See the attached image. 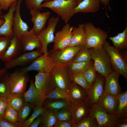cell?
<instances>
[{"mask_svg": "<svg viewBox=\"0 0 127 127\" xmlns=\"http://www.w3.org/2000/svg\"><path fill=\"white\" fill-rule=\"evenodd\" d=\"M91 61L77 62H71L68 63L67 65L70 74L83 73L88 68Z\"/></svg>", "mask_w": 127, "mask_h": 127, "instance_id": "32", "label": "cell"}, {"mask_svg": "<svg viewBox=\"0 0 127 127\" xmlns=\"http://www.w3.org/2000/svg\"><path fill=\"white\" fill-rule=\"evenodd\" d=\"M119 102L115 115L118 121L127 119V90L118 95Z\"/></svg>", "mask_w": 127, "mask_h": 127, "instance_id": "28", "label": "cell"}, {"mask_svg": "<svg viewBox=\"0 0 127 127\" xmlns=\"http://www.w3.org/2000/svg\"><path fill=\"white\" fill-rule=\"evenodd\" d=\"M4 20L3 18L0 19V27L4 23Z\"/></svg>", "mask_w": 127, "mask_h": 127, "instance_id": "53", "label": "cell"}, {"mask_svg": "<svg viewBox=\"0 0 127 127\" xmlns=\"http://www.w3.org/2000/svg\"><path fill=\"white\" fill-rule=\"evenodd\" d=\"M91 60L90 48H84L83 47L77 53L72 62H89Z\"/></svg>", "mask_w": 127, "mask_h": 127, "instance_id": "36", "label": "cell"}, {"mask_svg": "<svg viewBox=\"0 0 127 127\" xmlns=\"http://www.w3.org/2000/svg\"><path fill=\"white\" fill-rule=\"evenodd\" d=\"M54 114L57 120H71V112L69 108L63 109Z\"/></svg>", "mask_w": 127, "mask_h": 127, "instance_id": "42", "label": "cell"}, {"mask_svg": "<svg viewBox=\"0 0 127 127\" xmlns=\"http://www.w3.org/2000/svg\"><path fill=\"white\" fill-rule=\"evenodd\" d=\"M101 3L100 0H83L75 8L74 13L96 12L99 9Z\"/></svg>", "mask_w": 127, "mask_h": 127, "instance_id": "25", "label": "cell"}, {"mask_svg": "<svg viewBox=\"0 0 127 127\" xmlns=\"http://www.w3.org/2000/svg\"><path fill=\"white\" fill-rule=\"evenodd\" d=\"M54 64L50 56L43 54L36 59L29 65L20 70L27 73L30 71H36L38 73H49Z\"/></svg>", "mask_w": 127, "mask_h": 127, "instance_id": "10", "label": "cell"}, {"mask_svg": "<svg viewBox=\"0 0 127 127\" xmlns=\"http://www.w3.org/2000/svg\"><path fill=\"white\" fill-rule=\"evenodd\" d=\"M119 102L118 96L112 95L104 90L97 104L103 108L109 114L115 115Z\"/></svg>", "mask_w": 127, "mask_h": 127, "instance_id": "20", "label": "cell"}, {"mask_svg": "<svg viewBox=\"0 0 127 127\" xmlns=\"http://www.w3.org/2000/svg\"><path fill=\"white\" fill-rule=\"evenodd\" d=\"M91 105L88 100L71 103L69 108L71 120L74 125L89 115Z\"/></svg>", "mask_w": 127, "mask_h": 127, "instance_id": "11", "label": "cell"}, {"mask_svg": "<svg viewBox=\"0 0 127 127\" xmlns=\"http://www.w3.org/2000/svg\"><path fill=\"white\" fill-rule=\"evenodd\" d=\"M90 50L91 59L97 72L106 77L113 71L108 53L103 46Z\"/></svg>", "mask_w": 127, "mask_h": 127, "instance_id": "3", "label": "cell"}, {"mask_svg": "<svg viewBox=\"0 0 127 127\" xmlns=\"http://www.w3.org/2000/svg\"><path fill=\"white\" fill-rule=\"evenodd\" d=\"M101 3L104 6L105 9L106 10V11H107V5L108 6V9L109 10H111V8L110 7L109 3L111 0H100Z\"/></svg>", "mask_w": 127, "mask_h": 127, "instance_id": "51", "label": "cell"}, {"mask_svg": "<svg viewBox=\"0 0 127 127\" xmlns=\"http://www.w3.org/2000/svg\"><path fill=\"white\" fill-rule=\"evenodd\" d=\"M74 125L71 120H57L54 127H73Z\"/></svg>", "mask_w": 127, "mask_h": 127, "instance_id": "47", "label": "cell"}, {"mask_svg": "<svg viewBox=\"0 0 127 127\" xmlns=\"http://www.w3.org/2000/svg\"><path fill=\"white\" fill-rule=\"evenodd\" d=\"M0 127H21V124L18 122L14 123L9 122L2 118L0 119Z\"/></svg>", "mask_w": 127, "mask_h": 127, "instance_id": "46", "label": "cell"}, {"mask_svg": "<svg viewBox=\"0 0 127 127\" xmlns=\"http://www.w3.org/2000/svg\"><path fill=\"white\" fill-rule=\"evenodd\" d=\"M98 126L95 119L89 115L75 124L73 127H98Z\"/></svg>", "mask_w": 127, "mask_h": 127, "instance_id": "41", "label": "cell"}, {"mask_svg": "<svg viewBox=\"0 0 127 127\" xmlns=\"http://www.w3.org/2000/svg\"><path fill=\"white\" fill-rule=\"evenodd\" d=\"M71 103L66 99L47 98L44 100L42 107L52 110L54 113L63 108H69Z\"/></svg>", "mask_w": 127, "mask_h": 127, "instance_id": "26", "label": "cell"}, {"mask_svg": "<svg viewBox=\"0 0 127 127\" xmlns=\"http://www.w3.org/2000/svg\"><path fill=\"white\" fill-rule=\"evenodd\" d=\"M103 46L109 56L114 70L122 75L127 81V61L123 57L119 51L114 46L110 45L106 40L104 41Z\"/></svg>", "mask_w": 127, "mask_h": 127, "instance_id": "4", "label": "cell"}, {"mask_svg": "<svg viewBox=\"0 0 127 127\" xmlns=\"http://www.w3.org/2000/svg\"><path fill=\"white\" fill-rule=\"evenodd\" d=\"M73 27H71L69 24L67 23L61 30L56 32L53 42V49H63L69 46Z\"/></svg>", "mask_w": 127, "mask_h": 127, "instance_id": "14", "label": "cell"}, {"mask_svg": "<svg viewBox=\"0 0 127 127\" xmlns=\"http://www.w3.org/2000/svg\"></svg>", "mask_w": 127, "mask_h": 127, "instance_id": "56", "label": "cell"}, {"mask_svg": "<svg viewBox=\"0 0 127 127\" xmlns=\"http://www.w3.org/2000/svg\"><path fill=\"white\" fill-rule=\"evenodd\" d=\"M84 26L85 38L83 48H98L102 47L104 41L108 37L107 32L96 27L91 22L85 23Z\"/></svg>", "mask_w": 127, "mask_h": 127, "instance_id": "2", "label": "cell"}, {"mask_svg": "<svg viewBox=\"0 0 127 127\" xmlns=\"http://www.w3.org/2000/svg\"><path fill=\"white\" fill-rule=\"evenodd\" d=\"M41 115L37 117L32 122L29 127H37L41 122Z\"/></svg>", "mask_w": 127, "mask_h": 127, "instance_id": "49", "label": "cell"}, {"mask_svg": "<svg viewBox=\"0 0 127 127\" xmlns=\"http://www.w3.org/2000/svg\"><path fill=\"white\" fill-rule=\"evenodd\" d=\"M32 16L31 21L33 26L32 29L35 34L38 36L46 28L45 25L51 15L48 11L41 12L40 11L32 9L30 10Z\"/></svg>", "mask_w": 127, "mask_h": 127, "instance_id": "15", "label": "cell"}, {"mask_svg": "<svg viewBox=\"0 0 127 127\" xmlns=\"http://www.w3.org/2000/svg\"><path fill=\"white\" fill-rule=\"evenodd\" d=\"M2 9L0 6V16L2 15Z\"/></svg>", "mask_w": 127, "mask_h": 127, "instance_id": "54", "label": "cell"}, {"mask_svg": "<svg viewBox=\"0 0 127 127\" xmlns=\"http://www.w3.org/2000/svg\"><path fill=\"white\" fill-rule=\"evenodd\" d=\"M8 104L7 98L0 97V119L3 118L5 110Z\"/></svg>", "mask_w": 127, "mask_h": 127, "instance_id": "45", "label": "cell"}, {"mask_svg": "<svg viewBox=\"0 0 127 127\" xmlns=\"http://www.w3.org/2000/svg\"><path fill=\"white\" fill-rule=\"evenodd\" d=\"M46 108L42 107H34L30 116L21 125V127H29L32 122L37 117L42 115Z\"/></svg>", "mask_w": 127, "mask_h": 127, "instance_id": "38", "label": "cell"}, {"mask_svg": "<svg viewBox=\"0 0 127 127\" xmlns=\"http://www.w3.org/2000/svg\"><path fill=\"white\" fill-rule=\"evenodd\" d=\"M8 78L11 94L23 93L26 91L27 83L30 80L27 72L20 70L9 73Z\"/></svg>", "mask_w": 127, "mask_h": 127, "instance_id": "8", "label": "cell"}, {"mask_svg": "<svg viewBox=\"0 0 127 127\" xmlns=\"http://www.w3.org/2000/svg\"><path fill=\"white\" fill-rule=\"evenodd\" d=\"M18 111L8 103L5 110L3 118L5 120L11 123L17 122Z\"/></svg>", "mask_w": 127, "mask_h": 127, "instance_id": "39", "label": "cell"}, {"mask_svg": "<svg viewBox=\"0 0 127 127\" xmlns=\"http://www.w3.org/2000/svg\"><path fill=\"white\" fill-rule=\"evenodd\" d=\"M72 33L69 46H83L85 38L84 24H79L77 27H74Z\"/></svg>", "mask_w": 127, "mask_h": 127, "instance_id": "27", "label": "cell"}, {"mask_svg": "<svg viewBox=\"0 0 127 127\" xmlns=\"http://www.w3.org/2000/svg\"><path fill=\"white\" fill-rule=\"evenodd\" d=\"M17 0L14 1L11 4L8 11L6 13L2 15L0 19L3 18L5 20L4 23L0 27V36L12 37L14 34L13 25L14 13Z\"/></svg>", "mask_w": 127, "mask_h": 127, "instance_id": "16", "label": "cell"}, {"mask_svg": "<svg viewBox=\"0 0 127 127\" xmlns=\"http://www.w3.org/2000/svg\"><path fill=\"white\" fill-rule=\"evenodd\" d=\"M30 85L28 90L23 93L25 102H28L34 107H42L45 99L44 97L37 89L33 80H30Z\"/></svg>", "mask_w": 127, "mask_h": 127, "instance_id": "22", "label": "cell"}, {"mask_svg": "<svg viewBox=\"0 0 127 127\" xmlns=\"http://www.w3.org/2000/svg\"><path fill=\"white\" fill-rule=\"evenodd\" d=\"M59 19V16L56 17L52 16L49 18L47 28L38 36L41 44V50L44 54L48 55V45L53 42L54 33Z\"/></svg>", "mask_w": 127, "mask_h": 127, "instance_id": "9", "label": "cell"}, {"mask_svg": "<svg viewBox=\"0 0 127 127\" xmlns=\"http://www.w3.org/2000/svg\"><path fill=\"white\" fill-rule=\"evenodd\" d=\"M7 69L5 67L0 69V79L3 77L7 73Z\"/></svg>", "mask_w": 127, "mask_h": 127, "instance_id": "52", "label": "cell"}, {"mask_svg": "<svg viewBox=\"0 0 127 127\" xmlns=\"http://www.w3.org/2000/svg\"><path fill=\"white\" fill-rule=\"evenodd\" d=\"M52 0H25L26 4L30 10L35 9L40 11L42 9L41 5L43 1L48 2Z\"/></svg>", "mask_w": 127, "mask_h": 127, "instance_id": "44", "label": "cell"}, {"mask_svg": "<svg viewBox=\"0 0 127 127\" xmlns=\"http://www.w3.org/2000/svg\"><path fill=\"white\" fill-rule=\"evenodd\" d=\"M8 74L9 73L7 72L0 79V97L7 98L11 94L8 81Z\"/></svg>", "mask_w": 127, "mask_h": 127, "instance_id": "37", "label": "cell"}, {"mask_svg": "<svg viewBox=\"0 0 127 127\" xmlns=\"http://www.w3.org/2000/svg\"><path fill=\"white\" fill-rule=\"evenodd\" d=\"M127 119L118 121L116 125V127H127Z\"/></svg>", "mask_w": 127, "mask_h": 127, "instance_id": "50", "label": "cell"}, {"mask_svg": "<svg viewBox=\"0 0 127 127\" xmlns=\"http://www.w3.org/2000/svg\"><path fill=\"white\" fill-rule=\"evenodd\" d=\"M67 92L71 103L88 100L87 91L73 81L70 85Z\"/></svg>", "mask_w": 127, "mask_h": 127, "instance_id": "24", "label": "cell"}, {"mask_svg": "<svg viewBox=\"0 0 127 127\" xmlns=\"http://www.w3.org/2000/svg\"><path fill=\"white\" fill-rule=\"evenodd\" d=\"M89 115L95 119L98 127H116L118 121L115 115L109 114L97 104L92 105Z\"/></svg>", "mask_w": 127, "mask_h": 127, "instance_id": "7", "label": "cell"}, {"mask_svg": "<svg viewBox=\"0 0 127 127\" xmlns=\"http://www.w3.org/2000/svg\"><path fill=\"white\" fill-rule=\"evenodd\" d=\"M33 107L30 103L25 102L23 106L18 111L17 122L22 125L28 118Z\"/></svg>", "mask_w": 127, "mask_h": 127, "instance_id": "34", "label": "cell"}, {"mask_svg": "<svg viewBox=\"0 0 127 127\" xmlns=\"http://www.w3.org/2000/svg\"><path fill=\"white\" fill-rule=\"evenodd\" d=\"M35 77V86L44 97L56 87L50 73H38Z\"/></svg>", "mask_w": 127, "mask_h": 127, "instance_id": "12", "label": "cell"}, {"mask_svg": "<svg viewBox=\"0 0 127 127\" xmlns=\"http://www.w3.org/2000/svg\"><path fill=\"white\" fill-rule=\"evenodd\" d=\"M83 0H77L78 4L81 2Z\"/></svg>", "mask_w": 127, "mask_h": 127, "instance_id": "55", "label": "cell"}, {"mask_svg": "<svg viewBox=\"0 0 127 127\" xmlns=\"http://www.w3.org/2000/svg\"><path fill=\"white\" fill-rule=\"evenodd\" d=\"M97 72L94 65L93 61L91 60L88 68L83 73L85 78L90 87L95 81Z\"/></svg>", "mask_w": 127, "mask_h": 127, "instance_id": "35", "label": "cell"}, {"mask_svg": "<svg viewBox=\"0 0 127 127\" xmlns=\"http://www.w3.org/2000/svg\"><path fill=\"white\" fill-rule=\"evenodd\" d=\"M12 37L0 36V59L3 56L10 45Z\"/></svg>", "mask_w": 127, "mask_h": 127, "instance_id": "43", "label": "cell"}, {"mask_svg": "<svg viewBox=\"0 0 127 127\" xmlns=\"http://www.w3.org/2000/svg\"><path fill=\"white\" fill-rule=\"evenodd\" d=\"M18 0H0V6L2 10H8L14 1Z\"/></svg>", "mask_w": 127, "mask_h": 127, "instance_id": "48", "label": "cell"}, {"mask_svg": "<svg viewBox=\"0 0 127 127\" xmlns=\"http://www.w3.org/2000/svg\"><path fill=\"white\" fill-rule=\"evenodd\" d=\"M71 80L78 84L85 90L87 91L90 87L88 84L84 77L83 73L71 74Z\"/></svg>", "mask_w": 127, "mask_h": 127, "instance_id": "40", "label": "cell"}, {"mask_svg": "<svg viewBox=\"0 0 127 127\" xmlns=\"http://www.w3.org/2000/svg\"><path fill=\"white\" fill-rule=\"evenodd\" d=\"M105 77L97 72L96 79L87 90L88 100L92 105L97 104L104 90Z\"/></svg>", "mask_w": 127, "mask_h": 127, "instance_id": "17", "label": "cell"}, {"mask_svg": "<svg viewBox=\"0 0 127 127\" xmlns=\"http://www.w3.org/2000/svg\"><path fill=\"white\" fill-rule=\"evenodd\" d=\"M44 54L40 50L24 52L16 58L4 64L5 67L10 69L16 66L32 63L36 59Z\"/></svg>", "mask_w": 127, "mask_h": 127, "instance_id": "13", "label": "cell"}, {"mask_svg": "<svg viewBox=\"0 0 127 127\" xmlns=\"http://www.w3.org/2000/svg\"><path fill=\"white\" fill-rule=\"evenodd\" d=\"M78 4L77 0H52L42 3L41 7L50 9L66 24L74 14V9Z\"/></svg>", "mask_w": 127, "mask_h": 127, "instance_id": "1", "label": "cell"}, {"mask_svg": "<svg viewBox=\"0 0 127 127\" xmlns=\"http://www.w3.org/2000/svg\"><path fill=\"white\" fill-rule=\"evenodd\" d=\"M45 99H64L70 102V97L67 92L56 87L44 97Z\"/></svg>", "mask_w": 127, "mask_h": 127, "instance_id": "33", "label": "cell"}, {"mask_svg": "<svg viewBox=\"0 0 127 127\" xmlns=\"http://www.w3.org/2000/svg\"><path fill=\"white\" fill-rule=\"evenodd\" d=\"M22 0H18L16 8L13 25L14 34L20 38L28 32L29 27L27 24L22 19L20 14L21 4Z\"/></svg>", "mask_w": 127, "mask_h": 127, "instance_id": "21", "label": "cell"}, {"mask_svg": "<svg viewBox=\"0 0 127 127\" xmlns=\"http://www.w3.org/2000/svg\"><path fill=\"white\" fill-rule=\"evenodd\" d=\"M109 39L112 42L114 46L119 52L127 48V26L123 31Z\"/></svg>", "mask_w": 127, "mask_h": 127, "instance_id": "29", "label": "cell"}, {"mask_svg": "<svg viewBox=\"0 0 127 127\" xmlns=\"http://www.w3.org/2000/svg\"><path fill=\"white\" fill-rule=\"evenodd\" d=\"M41 118L40 127H53L57 120L53 111L47 108L41 115Z\"/></svg>", "mask_w": 127, "mask_h": 127, "instance_id": "30", "label": "cell"}, {"mask_svg": "<svg viewBox=\"0 0 127 127\" xmlns=\"http://www.w3.org/2000/svg\"><path fill=\"white\" fill-rule=\"evenodd\" d=\"M49 73L56 87L67 92L72 82L67 64H54Z\"/></svg>", "mask_w": 127, "mask_h": 127, "instance_id": "5", "label": "cell"}, {"mask_svg": "<svg viewBox=\"0 0 127 127\" xmlns=\"http://www.w3.org/2000/svg\"><path fill=\"white\" fill-rule=\"evenodd\" d=\"M24 52L20 38L14 34L10 45L0 59L4 62H7L16 58Z\"/></svg>", "mask_w": 127, "mask_h": 127, "instance_id": "18", "label": "cell"}, {"mask_svg": "<svg viewBox=\"0 0 127 127\" xmlns=\"http://www.w3.org/2000/svg\"><path fill=\"white\" fill-rule=\"evenodd\" d=\"M83 47L82 46H69L63 49H53L48 52V55L54 64H67L72 61L77 53Z\"/></svg>", "mask_w": 127, "mask_h": 127, "instance_id": "6", "label": "cell"}, {"mask_svg": "<svg viewBox=\"0 0 127 127\" xmlns=\"http://www.w3.org/2000/svg\"><path fill=\"white\" fill-rule=\"evenodd\" d=\"M7 99L8 103L18 111L25 102L22 93H11Z\"/></svg>", "mask_w": 127, "mask_h": 127, "instance_id": "31", "label": "cell"}, {"mask_svg": "<svg viewBox=\"0 0 127 127\" xmlns=\"http://www.w3.org/2000/svg\"><path fill=\"white\" fill-rule=\"evenodd\" d=\"M120 74L113 70L105 77L104 90L108 93L118 96L123 92L119 83Z\"/></svg>", "mask_w": 127, "mask_h": 127, "instance_id": "19", "label": "cell"}, {"mask_svg": "<svg viewBox=\"0 0 127 127\" xmlns=\"http://www.w3.org/2000/svg\"><path fill=\"white\" fill-rule=\"evenodd\" d=\"M20 39L24 52L32 51L35 49L42 51V45L40 40L38 36L35 34L32 29L21 37Z\"/></svg>", "mask_w": 127, "mask_h": 127, "instance_id": "23", "label": "cell"}]
</instances>
